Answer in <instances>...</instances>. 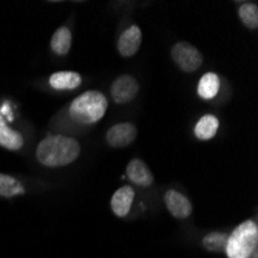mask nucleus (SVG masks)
Returning a JSON list of instances; mask_svg holds the SVG:
<instances>
[{"instance_id":"obj_1","label":"nucleus","mask_w":258,"mask_h":258,"mask_svg":"<svg viewBox=\"0 0 258 258\" xmlns=\"http://www.w3.org/2000/svg\"><path fill=\"white\" fill-rule=\"evenodd\" d=\"M81 155V144L76 139L63 135L43 138L36 150L40 164L46 167H63L75 162Z\"/></svg>"},{"instance_id":"obj_2","label":"nucleus","mask_w":258,"mask_h":258,"mask_svg":"<svg viewBox=\"0 0 258 258\" xmlns=\"http://www.w3.org/2000/svg\"><path fill=\"white\" fill-rule=\"evenodd\" d=\"M107 98L98 90H88L70 105V116L79 124L90 125L101 121L107 111Z\"/></svg>"},{"instance_id":"obj_3","label":"nucleus","mask_w":258,"mask_h":258,"mask_svg":"<svg viewBox=\"0 0 258 258\" xmlns=\"http://www.w3.org/2000/svg\"><path fill=\"white\" fill-rule=\"evenodd\" d=\"M258 244V226L255 221L247 220L238 224L227 237L226 255L229 258H250Z\"/></svg>"},{"instance_id":"obj_4","label":"nucleus","mask_w":258,"mask_h":258,"mask_svg":"<svg viewBox=\"0 0 258 258\" xmlns=\"http://www.w3.org/2000/svg\"><path fill=\"white\" fill-rule=\"evenodd\" d=\"M173 62L182 70L184 73H194L203 63V54L197 46L189 42H178L172 48Z\"/></svg>"},{"instance_id":"obj_5","label":"nucleus","mask_w":258,"mask_h":258,"mask_svg":"<svg viewBox=\"0 0 258 258\" xmlns=\"http://www.w3.org/2000/svg\"><path fill=\"white\" fill-rule=\"evenodd\" d=\"M138 136V128L132 122H121L108 128L105 139L107 144L113 149H124L130 146Z\"/></svg>"},{"instance_id":"obj_6","label":"nucleus","mask_w":258,"mask_h":258,"mask_svg":"<svg viewBox=\"0 0 258 258\" xmlns=\"http://www.w3.org/2000/svg\"><path fill=\"white\" fill-rule=\"evenodd\" d=\"M139 91L138 81L130 75H122L116 78L111 84V98L116 104H127L133 101Z\"/></svg>"},{"instance_id":"obj_7","label":"nucleus","mask_w":258,"mask_h":258,"mask_svg":"<svg viewBox=\"0 0 258 258\" xmlns=\"http://www.w3.org/2000/svg\"><path fill=\"white\" fill-rule=\"evenodd\" d=\"M164 203H166L169 212L178 220L189 218L192 214L190 200L178 190H167L166 195H164Z\"/></svg>"},{"instance_id":"obj_8","label":"nucleus","mask_w":258,"mask_h":258,"mask_svg":"<svg viewBox=\"0 0 258 258\" xmlns=\"http://www.w3.org/2000/svg\"><path fill=\"white\" fill-rule=\"evenodd\" d=\"M141 42H143V33L141 28L136 25L128 27L122 34L119 36L118 40V51L122 57H132L138 53L141 48Z\"/></svg>"},{"instance_id":"obj_9","label":"nucleus","mask_w":258,"mask_h":258,"mask_svg":"<svg viewBox=\"0 0 258 258\" xmlns=\"http://www.w3.org/2000/svg\"><path fill=\"white\" fill-rule=\"evenodd\" d=\"M133 200H135V190H133V187L124 185V187H121V189H118V190L113 194L111 201H110L113 214L116 217H119V218L127 217L128 212H130V209H132Z\"/></svg>"},{"instance_id":"obj_10","label":"nucleus","mask_w":258,"mask_h":258,"mask_svg":"<svg viewBox=\"0 0 258 258\" xmlns=\"http://www.w3.org/2000/svg\"><path fill=\"white\" fill-rule=\"evenodd\" d=\"M127 178L141 187H149L153 184L155 178L150 169L147 167V164L141 159H132L127 166Z\"/></svg>"},{"instance_id":"obj_11","label":"nucleus","mask_w":258,"mask_h":258,"mask_svg":"<svg viewBox=\"0 0 258 258\" xmlns=\"http://www.w3.org/2000/svg\"><path fill=\"white\" fill-rule=\"evenodd\" d=\"M23 146V136L8 125L4 114L0 113V147L7 150H20Z\"/></svg>"},{"instance_id":"obj_12","label":"nucleus","mask_w":258,"mask_h":258,"mask_svg":"<svg viewBox=\"0 0 258 258\" xmlns=\"http://www.w3.org/2000/svg\"><path fill=\"white\" fill-rule=\"evenodd\" d=\"M48 82L51 88L65 91V90H76L82 84V78L76 72H57L50 76Z\"/></svg>"},{"instance_id":"obj_13","label":"nucleus","mask_w":258,"mask_h":258,"mask_svg":"<svg viewBox=\"0 0 258 258\" xmlns=\"http://www.w3.org/2000/svg\"><path fill=\"white\" fill-rule=\"evenodd\" d=\"M218 127H220V121L217 116L204 114L195 125V136L200 141H209L217 135Z\"/></svg>"},{"instance_id":"obj_14","label":"nucleus","mask_w":258,"mask_h":258,"mask_svg":"<svg viewBox=\"0 0 258 258\" xmlns=\"http://www.w3.org/2000/svg\"><path fill=\"white\" fill-rule=\"evenodd\" d=\"M72 31H70L67 27H60L56 30V33L51 37L50 46H51V51L57 56H65L68 54L70 48H72Z\"/></svg>"},{"instance_id":"obj_15","label":"nucleus","mask_w":258,"mask_h":258,"mask_svg":"<svg viewBox=\"0 0 258 258\" xmlns=\"http://www.w3.org/2000/svg\"><path fill=\"white\" fill-rule=\"evenodd\" d=\"M220 91V78L215 73H206L198 82V96L201 99H214Z\"/></svg>"},{"instance_id":"obj_16","label":"nucleus","mask_w":258,"mask_h":258,"mask_svg":"<svg viewBox=\"0 0 258 258\" xmlns=\"http://www.w3.org/2000/svg\"><path fill=\"white\" fill-rule=\"evenodd\" d=\"M27 190L23 184L16 179L11 175H5V173H0V197L4 198H14L19 195H23Z\"/></svg>"},{"instance_id":"obj_17","label":"nucleus","mask_w":258,"mask_h":258,"mask_svg":"<svg viewBox=\"0 0 258 258\" xmlns=\"http://www.w3.org/2000/svg\"><path fill=\"white\" fill-rule=\"evenodd\" d=\"M227 233L223 232H210L203 238V246L210 252H223L227 243Z\"/></svg>"},{"instance_id":"obj_18","label":"nucleus","mask_w":258,"mask_h":258,"mask_svg":"<svg viewBox=\"0 0 258 258\" xmlns=\"http://www.w3.org/2000/svg\"><path fill=\"white\" fill-rule=\"evenodd\" d=\"M238 14L243 25L247 27L249 30H255L258 27V7L255 4H243L238 10Z\"/></svg>"}]
</instances>
